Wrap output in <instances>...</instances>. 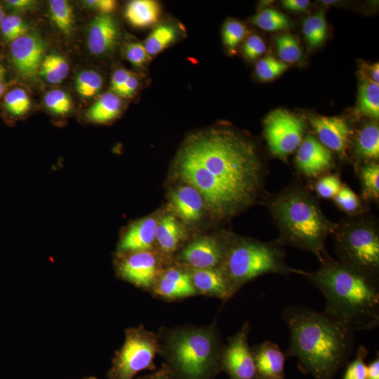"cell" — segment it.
Segmentation results:
<instances>
[{"label":"cell","mask_w":379,"mask_h":379,"mask_svg":"<svg viewBox=\"0 0 379 379\" xmlns=\"http://www.w3.org/2000/svg\"><path fill=\"white\" fill-rule=\"evenodd\" d=\"M175 171L220 220L252 206L263 190L265 175L255 145L227 128L189 137L177 155Z\"/></svg>","instance_id":"cell-1"},{"label":"cell","mask_w":379,"mask_h":379,"mask_svg":"<svg viewBox=\"0 0 379 379\" xmlns=\"http://www.w3.org/2000/svg\"><path fill=\"white\" fill-rule=\"evenodd\" d=\"M290 333L286 357L314 379H334L348 363L354 346V331L344 321L313 309L292 305L283 312Z\"/></svg>","instance_id":"cell-2"},{"label":"cell","mask_w":379,"mask_h":379,"mask_svg":"<svg viewBox=\"0 0 379 379\" xmlns=\"http://www.w3.org/2000/svg\"><path fill=\"white\" fill-rule=\"evenodd\" d=\"M319 269L302 274L323 294L324 312L354 331H371L379 325L378 277L331 258L328 253L319 260Z\"/></svg>","instance_id":"cell-3"},{"label":"cell","mask_w":379,"mask_h":379,"mask_svg":"<svg viewBox=\"0 0 379 379\" xmlns=\"http://www.w3.org/2000/svg\"><path fill=\"white\" fill-rule=\"evenodd\" d=\"M268 208L279 232L280 243L310 252L319 261L337 223L326 218L319 202L302 187L293 185L268 198Z\"/></svg>","instance_id":"cell-4"},{"label":"cell","mask_w":379,"mask_h":379,"mask_svg":"<svg viewBox=\"0 0 379 379\" xmlns=\"http://www.w3.org/2000/svg\"><path fill=\"white\" fill-rule=\"evenodd\" d=\"M223 349L211 328L175 332L167 342V365L178 379H213L221 369Z\"/></svg>","instance_id":"cell-5"},{"label":"cell","mask_w":379,"mask_h":379,"mask_svg":"<svg viewBox=\"0 0 379 379\" xmlns=\"http://www.w3.org/2000/svg\"><path fill=\"white\" fill-rule=\"evenodd\" d=\"M220 267L234 293L248 281L263 274L302 275L305 272L286 264L283 244L278 240L263 242L244 238L226 243Z\"/></svg>","instance_id":"cell-6"},{"label":"cell","mask_w":379,"mask_h":379,"mask_svg":"<svg viewBox=\"0 0 379 379\" xmlns=\"http://www.w3.org/2000/svg\"><path fill=\"white\" fill-rule=\"evenodd\" d=\"M340 261L369 275L379 277V230L369 216L350 215L332 234Z\"/></svg>","instance_id":"cell-7"},{"label":"cell","mask_w":379,"mask_h":379,"mask_svg":"<svg viewBox=\"0 0 379 379\" xmlns=\"http://www.w3.org/2000/svg\"><path fill=\"white\" fill-rule=\"evenodd\" d=\"M159 347L157 335L143 326L126 330L124 343L114 353L107 372L108 379H133L142 371L154 369Z\"/></svg>","instance_id":"cell-8"},{"label":"cell","mask_w":379,"mask_h":379,"mask_svg":"<svg viewBox=\"0 0 379 379\" xmlns=\"http://www.w3.org/2000/svg\"><path fill=\"white\" fill-rule=\"evenodd\" d=\"M305 123L283 109L270 112L264 121V133L270 152L286 160L299 147L303 138Z\"/></svg>","instance_id":"cell-9"},{"label":"cell","mask_w":379,"mask_h":379,"mask_svg":"<svg viewBox=\"0 0 379 379\" xmlns=\"http://www.w3.org/2000/svg\"><path fill=\"white\" fill-rule=\"evenodd\" d=\"M248 331L246 322L222 350L221 369L230 379H256L254 357L248 343Z\"/></svg>","instance_id":"cell-10"},{"label":"cell","mask_w":379,"mask_h":379,"mask_svg":"<svg viewBox=\"0 0 379 379\" xmlns=\"http://www.w3.org/2000/svg\"><path fill=\"white\" fill-rule=\"evenodd\" d=\"M117 265L119 277L133 285L148 288L152 286L159 273L156 255L149 251L123 253Z\"/></svg>","instance_id":"cell-11"},{"label":"cell","mask_w":379,"mask_h":379,"mask_svg":"<svg viewBox=\"0 0 379 379\" xmlns=\"http://www.w3.org/2000/svg\"><path fill=\"white\" fill-rule=\"evenodd\" d=\"M45 44L35 34H25L11 42V55L19 74L26 79H34L39 72Z\"/></svg>","instance_id":"cell-12"},{"label":"cell","mask_w":379,"mask_h":379,"mask_svg":"<svg viewBox=\"0 0 379 379\" xmlns=\"http://www.w3.org/2000/svg\"><path fill=\"white\" fill-rule=\"evenodd\" d=\"M295 163L300 173L305 177H319L332 168L331 151L314 136L307 135L298 147Z\"/></svg>","instance_id":"cell-13"},{"label":"cell","mask_w":379,"mask_h":379,"mask_svg":"<svg viewBox=\"0 0 379 379\" xmlns=\"http://www.w3.org/2000/svg\"><path fill=\"white\" fill-rule=\"evenodd\" d=\"M309 121L319 141L331 151L345 156L348 149L351 130L347 122L338 117L310 116Z\"/></svg>","instance_id":"cell-14"},{"label":"cell","mask_w":379,"mask_h":379,"mask_svg":"<svg viewBox=\"0 0 379 379\" xmlns=\"http://www.w3.org/2000/svg\"><path fill=\"white\" fill-rule=\"evenodd\" d=\"M225 249L226 243L213 237H203L183 249L182 258L194 270L220 267Z\"/></svg>","instance_id":"cell-15"},{"label":"cell","mask_w":379,"mask_h":379,"mask_svg":"<svg viewBox=\"0 0 379 379\" xmlns=\"http://www.w3.org/2000/svg\"><path fill=\"white\" fill-rule=\"evenodd\" d=\"M119 37V29L110 14L96 16L90 25L88 34V47L91 53L105 55L112 51Z\"/></svg>","instance_id":"cell-16"},{"label":"cell","mask_w":379,"mask_h":379,"mask_svg":"<svg viewBox=\"0 0 379 379\" xmlns=\"http://www.w3.org/2000/svg\"><path fill=\"white\" fill-rule=\"evenodd\" d=\"M256 379H285L286 354L279 346L265 341L252 348Z\"/></svg>","instance_id":"cell-17"},{"label":"cell","mask_w":379,"mask_h":379,"mask_svg":"<svg viewBox=\"0 0 379 379\" xmlns=\"http://www.w3.org/2000/svg\"><path fill=\"white\" fill-rule=\"evenodd\" d=\"M197 291L222 300L229 299L234 291L221 267L194 270L190 275Z\"/></svg>","instance_id":"cell-18"},{"label":"cell","mask_w":379,"mask_h":379,"mask_svg":"<svg viewBox=\"0 0 379 379\" xmlns=\"http://www.w3.org/2000/svg\"><path fill=\"white\" fill-rule=\"evenodd\" d=\"M157 222L146 218L132 224L123 234L119 244L122 253L149 251L155 240Z\"/></svg>","instance_id":"cell-19"},{"label":"cell","mask_w":379,"mask_h":379,"mask_svg":"<svg viewBox=\"0 0 379 379\" xmlns=\"http://www.w3.org/2000/svg\"><path fill=\"white\" fill-rule=\"evenodd\" d=\"M170 200L174 212L185 222L192 223L201 218L204 201L200 193L192 186L178 187L172 192Z\"/></svg>","instance_id":"cell-20"},{"label":"cell","mask_w":379,"mask_h":379,"mask_svg":"<svg viewBox=\"0 0 379 379\" xmlns=\"http://www.w3.org/2000/svg\"><path fill=\"white\" fill-rule=\"evenodd\" d=\"M154 292L163 298L175 299L192 295L197 291L189 274L170 268L158 279Z\"/></svg>","instance_id":"cell-21"},{"label":"cell","mask_w":379,"mask_h":379,"mask_svg":"<svg viewBox=\"0 0 379 379\" xmlns=\"http://www.w3.org/2000/svg\"><path fill=\"white\" fill-rule=\"evenodd\" d=\"M358 159L364 164L375 161L379 157V127L376 122L364 125L358 131L354 144Z\"/></svg>","instance_id":"cell-22"},{"label":"cell","mask_w":379,"mask_h":379,"mask_svg":"<svg viewBox=\"0 0 379 379\" xmlns=\"http://www.w3.org/2000/svg\"><path fill=\"white\" fill-rule=\"evenodd\" d=\"M182 225L171 215L164 216L157 222L155 239L165 253L173 252L185 237Z\"/></svg>","instance_id":"cell-23"},{"label":"cell","mask_w":379,"mask_h":379,"mask_svg":"<svg viewBox=\"0 0 379 379\" xmlns=\"http://www.w3.org/2000/svg\"><path fill=\"white\" fill-rule=\"evenodd\" d=\"M160 12V6L155 1L133 0L127 4L125 16L133 26L146 27L157 22Z\"/></svg>","instance_id":"cell-24"},{"label":"cell","mask_w":379,"mask_h":379,"mask_svg":"<svg viewBox=\"0 0 379 379\" xmlns=\"http://www.w3.org/2000/svg\"><path fill=\"white\" fill-rule=\"evenodd\" d=\"M121 102L112 92L102 94L86 112V117L95 123H106L115 119L121 111Z\"/></svg>","instance_id":"cell-25"},{"label":"cell","mask_w":379,"mask_h":379,"mask_svg":"<svg viewBox=\"0 0 379 379\" xmlns=\"http://www.w3.org/2000/svg\"><path fill=\"white\" fill-rule=\"evenodd\" d=\"M357 109L361 114L378 119L379 84L368 77H365L360 83Z\"/></svg>","instance_id":"cell-26"},{"label":"cell","mask_w":379,"mask_h":379,"mask_svg":"<svg viewBox=\"0 0 379 379\" xmlns=\"http://www.w3.org/2000/svg\"><path fill=\"white\" fill-rule=\"evenodd\" d=\"M362 198L376 202L379 199V165L376 161L363 164L359 169Z\"/></svg>","instance_id":"cell-27"},{"label":"cell","mask_w":379,"mask_h":379,"mask_svg":"<svg viewBox=\"0 0 379 379\" xmlns=\"http://www.w3.org/2000/svg\"><path fill=\"white\" fill-rule=\"evenodd\" d=\"M177 37L174 27L161 24L157 26L146 38L144 46L149 55H155L175 41Z\"/></svg>","instance_id":"cell-28"},{"label":"cell","mask_w":379,"mask_h":379,"mask_svg":"<svg viewBox=\"0 0 379 379\" xmlns=\"http://www.w3.org/2000/svg\"><path fill=\"white\" fill-rule=\"evenodd\" d=\"M69 69V65L62 56L51 53L43 59L39 73L48 83L56 84L66 78Z\"/></svg>","instance_id":"cell-29"},{"label":"cell","mask_w":379,"mask_h":379,"mask_svg":"<svg viewBox=\"0 0 379 379\" xmlns=\"http://www.w3.org/2000/svg\"><path fill=\"white\" fill-rule=\"evenodd\" d=\"M251 21L259 28L270 32L288 29L291 26L285 15L272 8L262 10L251 18Z\"/></svg>","instance_id":"cell-30"},{"label":"cell","mask_w":379,"mask_h":379,"mask_svg":"<svg viewBox=\"0 0 379 379\" xmlns=\"http://www.w3.org/2000/svg\"><path fill=\"white\" fill-rule=\"evenodd\" d=\"M52 20L65 34L69 35L73 27V12L68 1L65 0L49 1Z\"/></svg>","instance_id":"cell-31"},{"label":"cell","mask_w":379,"mask_h":379,"mask_svg":"<svg viewBox=\"0 0 379 379\" xmlns=\"http://www.w3.org/2000/svg\"><path fill=\"white\" fill-rule=\"evenodd\" d=\"M333 201L342 211L349 215H361L364 211L360 198L347 185L341 186L338 194L333 197Z\"/></svg>","instance_id":"cell-32"},{"label":"cell","mask_w":379,"mask_h":379,"mask_svg":"<svg viewBox=\"0 0 379 379\" xmlns=\"http://www.w3.org/2000/svg\"><path fill=\"white\" fill-rule=\"evenodd\" d=\"M102 82L100 74L93 70H85L77 75L75 88L81 96L91 98L101 90Z\"/></svg>","instance_id":"cell-33"},{"label":"cell","mask_w":379,"mask_h":379,"mask_svg":"<svg viewBox=\"0 0 379 379\" xmlns=\"http://www.w3.org/2000/svg\"><path fill=\"white\" fill-rule=\"evenodd\" d=\"M276 47L281 62H295L300 60L302 51L296 39L290 34H283L276 39Z\"/></svg>","instance_id":"cell-34"},{"label":"cell","mask_w":379,"mask_h":379,"mask_svg":"<svg viewBox=\"0 0 379 379\" xmlns=\"http://www.w3.org/2000/svg\"><path fill=\"white\" fill-rule=\"evenodd\" d=\"M4 105L11 114L21 116L28 112L31 102L27 92L17 88L6 93L4 97Z\"/></svg>","instance_id":"cell-35"},{"label":"cell","mask_w":379,"mask_h":379,"mask_svg":"<svg viewBox=\"0 0 379 379\" xmlns=\"http://www.w3.org/2000/svg\"><path fill=\"white\" fill-rule=\"evenodd\" d=\"M288 65L275 59L271 55H267L258 60L255 65V73L262 81H270L281 74Z\"/></svg>","instance_id":"cell-36"},{"label":"cell","mask_w":379,"mask_h":379,"mask_svg":"<svg viewBox=\"0 0 379 379\" xmlns=\"http://www.w3.org/2000/svg\"><path fill=\"white\" fill-rule=\"evenodd\" d=\"M46 106L54 114L65 115L72 107V102L68 94L60 89L48 91L44 96Z\"/></svg>","instance_id":"cell-37"},{"label":"cell","mask_w":379,"mask_h":379,"mask_svg":"<svg viewBox=\"0 0 379 379\" xmlns=\"http://www.w3.org/2000/svg\"><path fill=\"white\" fill-rule=\"evenodd\" d=\"M247 32L246 27L237 20L227 21L222 29V39L230 52H234Z\"/></svg>","instance_id":"cell-38"},{"label":"cell","mask_w":379,"mask_h":379,"mask_svg":"<svg viewBox=\"0 0 379 379\" xmlns=\"http://www.w3.org/2000/svg\"><path fill=\"white\" fill-rule=\"evenodd\" d=\"M0 27L4 38L11 42L25 34L28 30L26 23L15 15L5 16Z\"/></svg>","instance_id":"cell-39"},{"label":"cell","mask_w":379,"mask_h":379,"mask_svg":"<svg viewBox=\"0 0 379 379\" xmlns=\"http://www.w3.org/2000/svg\"><path fill=\"white\" fill-rule=\"evenodd\" d=\"M367 354L368 351L364 346L359 347L354 359L347 364L343 379H366V364L365 359Z\"/></svg>","instance_id":"cell-40"},{"label":"cell","mask_w":379,"mask_h":379,"mask_svg":"<svg viewBox=\"0 0 379 379\" xmlns=\"http://www.w3.org/2000/svg\"><path fill=\"white\" fill-rule=\"evenodd\" d=\"M342 184L336 175H324L315 184L317 194L324 199H331L338 194Z\"/></svg>","instance_id":"cell-41"},{"label":"cell","mask_w":379,"mask_h":379,"mask_svg":"<svg viewBox=\"0 0 379 379\" xmlns=\"http://www.w3.org/2000/svg\"><path fill=\"white\" fill-rule=\"evenodd\" d=\"M126 56L131 64L139 67L147 61L149 55L144 44L139 42H132L126 46Z\"/></svg>","instance_id":"cell-42"},{"label":"cell","mask_w":379,"mask_h":379,"mask_svg":"<svg viewBox=\"0 0 379 379\" xmlns=\"http://www.w3.org/2000/svg\"><path fill=\"white\" fill-rule=\"evenodd\" d=\"M266 46L262 39L258 35L250 36L243 45V51L248 59H255L265 53Z\"/></svg>","instance_id":"cell-43"},{"label":"cell","mask_w":379,"mask_h":379,"mask_svg":"<svg viewBox=\"0 0 379 379\" xmlns=\"http://www.w3.org/2000/svg\"><path fill=\"white\" fill-rule=\"evenodd\" d=\"M312 28L315 34L317 45H320L326 36V22L324 14L319 11L314 15L310 16Z\"/></svg>","instance_id":"cell-44"},{"label":"cell","mask_w":379,"mask_h":379,"mask_svg":"<svg viewBox=\"0 0 379 379\" xmlns=\"http://www.w3.org/2000/svg\"><path fill=\"white\" fill-rule=\"evenodd\" d=\"M131 73L124 69L116 70L111 79V89L117 95L120 94Z\"/></svg>","instance_id":"cell-45"},{"label":"cell","mask_w":379,"mask_h":379,"mask_svg":"<svg viewBox=\"0 0 379 379\" xmlns=\"http://www.w3.org/2000/svg\"><path fill=\"white\" fill-rule=\"evenodd\" d=\"M87 5L98 10L101 14H109L114 11L117 3L114 0H88Z\"/></svg>","instance_id":"cell-46"},{"label":"cell","mask_w":379,"mask_h":379,"mask_svg":"<svg viewBox=\"0 0 379 379\" xmlns=\"http://www.w3.org/2000/svg\"><path fill=\"white\" fill-rule=\"evenodd\" d=\"M136 379H178L167 364L164 365L157 371Z\"/></svg>","instance_id":"cell-47"},{"label":"cell","mask_w":379,"mask_h":379,"mask_svg":"<svg viewBox=\"0 0 379 379\" xmlns=\"http://www.w3.org/2000/svg\"><path fill=\"white\" fill-rule=\"evenodd\" d=\"M138 84L139 81L138 78L131 73L119 95L124 98L131 97L137 90Z\"/></svg>","instance_id":"cell-48"},{"label":"cell","mask_w":379,"mask_h":379,"mask_svg":"<svg viewBox=\"0 0 379 379\" xmlns=\"http://www.w3.org/2000/svg\"><path fill=\"white\" fill-rule=\"evenodd\" d=\"M310 4L308 0H284L282 1L283 6L293 11H303Z\"/></svg>","instance_id":"cell-49"},{"label":"cell","mask_w":379,"mask_h":379,"mask_svg":"<svg viewBox=\"0 0 379 379\" xmlns=\"http://www.w3.org/2000/svg\"><path fill=\"white\" fill-rule=\"evenodd\" d=\"M379 379V357L378 354L371 362L366 365V378Z\"/></svg>","instance_id":"cell-50"},{"label":"cell","mask_w":379,"mask_h":379,"mask_svg":"<svg viewBox=\"0 0 379 379\" xmlns=\"http://www.w3.org/2000/svg\"><path fill=\"white\" fill-rule=\"evenodd\" d=\"M35 2L30 0H7L6 4L14 9H25L31 7Z\"/></svg>","instance_id":"cell-51"},{"label":"cell","mask_w":379,"mask_h":379,"mask_svg":"<svg viewBox=\"0 0 379 379\" xmlns=\"http://www.w3.org/2000/svg\"><path fill=\"white\" fill-rule=\"evenodd\" d=\"M369 77L373 81L379 84V64L375 62L368 65L367 69Z\"/></svg>","instance_id":"cell-52"},{"label":"cell","mask_w":379,"mask_h":379,"mask_svg":"<svg viewBox=\"0 0 379 379\" xmlns=\"http://www.w3.org/2000/svg\"><path fill=\"white\" fill-rule=\"evenodd\" d=\"M4 17H5L4 12L3 11V9H2V7L0 5V25H1V24L2 21H3V20H4Z\"/></svg>","instance_id":"cell-53"},{"label":"cell","mask_w":379,"mask_h":379,"mask_svg":"<svg viewBox=\"0 0 379 379\" xmlns=\"http://www.w3.org/2000/svg\"><path fill=\"white\" fill-rule=\"evenodd\" d=\"M4 75V69L0 65V81Z\"/></svg>","instance_id":"cell-54"},{"label":"cell","mask_w":379,"mask_h":379,"mask_svg":"<svg viewBox=\"0 0 379 379\" xmlns=\"http://www.w3.org/2000/svg\"><path fill=\"white\" fill-rule=\"evenodd\" d=\"M4 91V86L0 81V98Z\"/></svg>","instance_id":"cell-55"},{"label":"cell","mask_w":379,"mask_h":379,"mask_svg":"<svg viewBox=\"0 0 379 379\" xmlns=\"http://www.w3.org/2000/svg\"><path fill=\"white\" fill-rule=\"evenodd\" d=\"M84 379H98V378L95 376H88V377L84 378Z\"/></svg>","instance_id":"cell-56"}]
</instances>
